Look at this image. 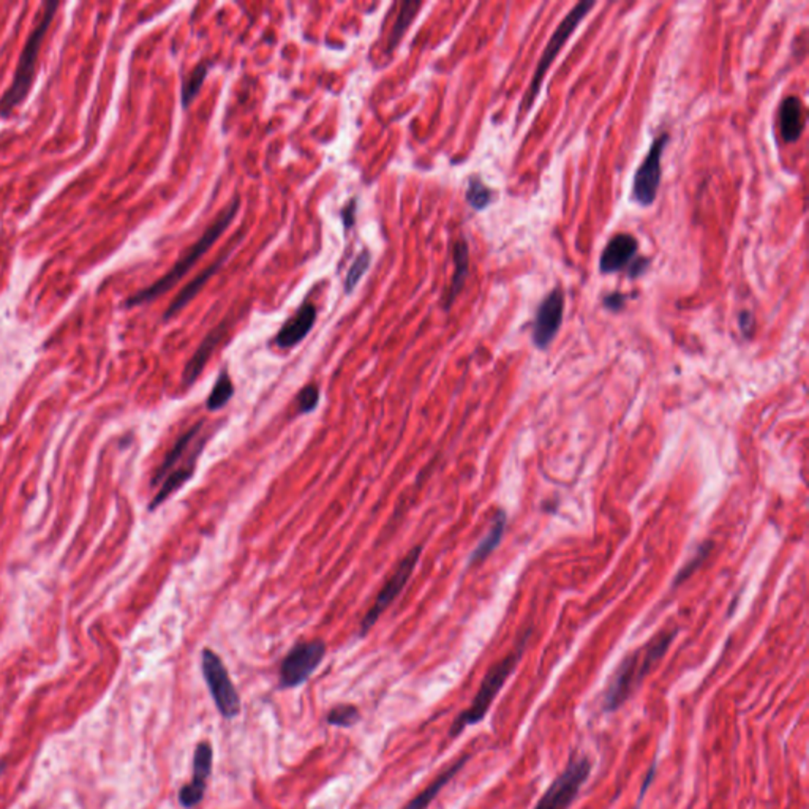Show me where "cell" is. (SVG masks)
<instances>
[{"mask_svg":"<svg viewBox=\"0 0 809 809\" xmlns=\"http://www.w3.org/2000/svg\"><path fill=\"white\" fill-rule=\"evenodd\" d=\"M637 250H639L637 239L627 232L616 234L610 239V242L603 250L599 259V269L603 274H614L616 270L626 268L627 264L633 261Z\"/></svg>","mask_w":809,"mask_h":809,"instance_id":"cell-17","label":"cell"},{"mask_svg":"<svg viewBox=\"0 0 809 809\" xmlns=\"http://www.w3.org/2000/svg\"><path fill=\"white\" fill-rule=\"evenodd\" d=\"M591 767V760L585 756L572 757L534 809H569L582 785L590 778Z\"/></svg>","mask_w":809,"mask_h":809,"instance_id":"cell-9","label":"cell"},{"mask_svg":"<svg viewBox=\"0 0 809 809\" xmlns=\"http://www.w3.org/2000/svg\"><path fill=\"white\" fill-rule=\"evenodd\" d=\"M359 720H361V711L354 705L334 707L326 716L327 724L335 726V728H353L358 724Z\"/></svg>","mask_w":809,"mask_h":809,"instance_id":"cell-27","label":"cell"},{"mask_svg":"<svg viewBox=\"0 0 809 809\" xmlns=\"http://www.w3.org/2000/svg\"><path fill=\"white\" fill-rule=\"evenodd\" d=\"M239 209H240V196L234 195L231 202H228V206L217 215V219L207 226L202 238L183 251V257L177 259V263L162 278H158L157 282L152 283L151 287L141 289L136 295L128 297L126 301V307L143 306V304H147V302L164 296L165 293H168L171 288H174L177 283L189 274L192 268L204 257V253H207L209 249L219 240L220 236L226 231V228L231 225L232 220L236 219V215H238Z\"/></svg>","mask_w":809,"mask_h":809,"instance_id":"cell-2","label":"cell"},{"mask_svg":"<svg viewBox=\"0 0 809 809\" xmlns=\"http://www.w3.org/2000/svg\"><path fill=\"white\" fill-rule=\"evenodd\" d=\"M593 6H595V2H580V4L572 8L569 14H566V18L560 23L557 31L553 32L552 38L549 40L546 50L542 52V57H541L540 63H538V69H536V73H534L533 80H531V84H530L527 94H525L523 101H522L521 109H519L521 114L527 113L528 109L533 107L536 97L540 95L542 81H544L547 71H549L550 65L555 61V57L559 56L560 51L563 50V46L568 43V40L571 38L572 33L578 29V25L590 13Z\"/></svg>","mask_w":809,"mask_h":809,"instance_id":"cell-6","label":"cell"},{"mask_svg":"<svg viewBox=\"0 0 809 809\" xmlns=\"http://www.w3.org/2000/svg\"><path fill=\"white\" fill-rule=\"evenodd\" d=\"M779 127L785 143H795L804 130V105L798 97H787L779 108Z\"/></svg>","mask_w":809,"mask_h":809,"instance_id":"cell-18","label":"cell"},{"mask_svg":"<svg viewBox=\"0 0 809 809\" xmlns=\"http://www.w3.org/2000/svg\"><path fill=\"white\" fill-rule=\"evenodd\" d=\"M669 143V135L663 133L653 141L645 160L635 173L633 183V200L640 206H652L658 195L661 174H663V154Z\"/></svg>","mask_w":809,"mask_h":809,"instance_id":"cell-11","label":"cell"},{"mask_svg":"<svg viewBox=\"0 0 809 809\" xmlns=\"http://www.w3.org/2000/svg\"><path fill=\"white\" fill-rule=\"evenodd\" d=\"M213 768V749L211 743L202 741L193 754V776L189 785L179 791V804L185 809H192L202 804L206 795L207 779L211 778Z\"/></svg>","mask_w":809,"mask_h":809,"instance_id":"cell-13","label":"cell"},{"mask_svg":"<svg viewBox=\"0 0 809 809\" xmlns=\"http://www.w3.org/2000/svg\"><path fill=\"white\" fill-rule=\"evenodd\" d=\"M238 242H230V245L226 247V250L223 251V255H220L211 266H207L206 269L202 270V274H198L189 285L183 287V291L174 297V301L171 302L170 307L165 312L164 320H170L174 315L179 314L185 306H189L192 299H195L196 295H198V293L204 288V285L211 280V277L215 276V274L223 268L226 259L231 257L232 250L236 249Z\"/></svg>","mask_w":809,"mask_h":809,"instance_id":"cell-16","label":"cell"},{"mask_svg":"<svg viewBox=\"0 0 809 809\" xmlns=\"http://www.w3.org/2000/svg\"><path fill=\"white\" fill-rule=\"evenodd\" d=\"M740 327L741 331H743V333L745 334H748V335L753 333V315L749 314V312H743V314L740 315Z\"/></svg>","mask_w":809,"mask_h":809,"instance_id":"cell-33","label":"cell"},{"mask_svg":"<svg viewBox=\"0 0 809 809\" xmlns=\"http://www.w3.org/2000/svg\"><path fill=\"white\" fill-rule=\"evenodd\" d=\"M320 388L316 384H307L304 386L299 394L296 397L297 403V411L301 414L312 413L320 405Z\"/></svg>","mask_w":809,"mask_h":809,"instance_id":"cell-28","label":"cell"},{"mask_svg":"<svg viewBox=\"0 0 809 809\" xmlns=\"http://www.w3.org/2000/svg\"><path fill=\"white\" fill-rule=\"evenodd\" d=\"M626 301V296L621 295V293H612V295H608L606 299H604V304H606V307L610 308V310H620L623 307V304Z\"/></svg>","mask_w":809,"mask_h":809,"instance_id":"cell-31","label":"cell"},{"mask_svg":"<svg viewBox=\"0 0 809 809\" xmlns=\"http://www.w3.org/2000/svg\"><path fill=\"white\" fill-rule=\"evenodd\" d=\"M452 258H454L456 270H454V277H452L451 285H449V289H447V297H446L445 301L446 310L451 308L452 304L456 301V297L460 295V291L465 287L466 277L470 274V250H468V244H466L465 239H460L454 244Z\"/></svg>","mask_w":809,"mask_h":809,"instance_id":"cell-20","label":"cell"},{"mask_svg":"<svg viewBox=\"0 0 809 809\" xmlns=\"http://www.w3.org/2000/svg\"><path fill=\"white\" fill-rule=\"evenodd\" d=\"M234 396V384L226 369L220 372L217 381L213 384L211 394L207 397L206 408L209 411H219L225 408Z\"/></svg>","mask_w":809,"mask_h":809,"instance_id":"cell-23","label":"cell"},{"mask_svg":"<svg viewBox=\"0 0 809 809\" xmlns=\"http://www.w3.org/2000/svg\"><path fill=\"white\" fill-rule=\"evenodd\" d=\"M228 331H230V318H226V320L221 321L217 326L213 327L212 331L204 337L200 346L196 348L193 356L190 358L189 362L185 365V369H183V383L185 388H190L200 378L202 371H204V367H206L207 361L211 359L213 352H215V348L220 345V342L225 339Z\"/></svg>","mask_w":809,"mask_h":809,"instance_id":"cell-15","label":"cell"},{"mask_svg":"<svg viewBox=\"0 0 809 809\" xmlns=\"http://www.w3.org/2000/svg\"><path fill=\"white\" fill-rule=\"evenodd\" d=\"M202 430H204V420H200L181 435V438L177 439L165 456L164 462L152 477L151 485L154 489H157V492L149 504L151 511L162 506L171 495H174L177 490L183 489V485L195 476L196 465L209 439V435Z\"/></svg>","mask_w":809,"mask_h":809,"instance_id":"cell-1","label":"cell"},{"mask_svg":"<svg viewBox=\"0 0 809 809\" xmlns=\"http://www.w3.org/2000/svg\"><path fill=\"white\" fill-rule=\"evenodd\" d=\"M710 549H711V542H705V544H702V546L697 549L696 555L684 565L682 571L678 572L677 579H675V582H673V587H677V585L684 582L686 579H690L691 576L694 574V571L701 568V565L705 561V559L709 557Z\"/></svg>","mask_w":809,"mask_h":809,"instance_id":"cell-29","label":"cell"},{"mask_svg":"<svg viewBox=\"0 0 809 809\" xmlns=\"http://www.w3.org/2000/svg\"><path fill=\"white\" fill-rule=\"evenodd\" d=\"M565 315V293L561 288H553L552 293L541 302L533 326L534 345L544 350L552 343L559 334Z\"/></svg>","mask_w":809,"mask_h":809,"instance_id":"cell-12","label":"cell"},{"mask_svg":"<svg viewBox=\"0 0 809 809\" xmlns=\"http://www.w3.org/2000/svg\"><path fill=\"white\" fill-rule=\"evenodd\" d=\"M470 760V756H464V757H460L457 762H454L449 768H446L445 772L439 775L438 778L435 779L433 783L427 785L424 791L419 792L413 800H409L402 809H427L430 804H432L433 800L438 797L439 792L445 789L446 785H449V781H451L456 775H457L465 766H466V762Z\"/></svg>","mask_w":809,"mask_h":809,"instance_id":"cell-19","label":"cell"},{"mask_svg":"<svg viewBox=\"0 0 809 809\" xmlns=\"http://www.w3.org/2000/svg\"><path fill=\"white\" fill-rule=\"evenodd\" d=\"M318 310L312 302H304L299 310L277 333L274 345L289 350L307 337L316 323Z\"/></svg>","mask_w":809,"mask_h":809,"instance_id":"cell-14","label":"cell"},{"mask_svg":"<svg viewBox=\"0 0 809 809\" xmlns=\"http://www.w3.org/2000/svg\"><path fill=\"white\" fill-rule=\"evenodd\" d=\"M356 212H358V200L352 198L348 204L342 209V221H343L346 231L352 230L356 223Z\"/></svg>","mask_w":809,"mask_h":809,"instance_id":"cell-30","label":"cell"},{"mask_svg":"<svg viewBox=\"0 0 809 809\" xmlns=\"http://www.w3.org/2000/svg\"><path fill=\"white\" fill-rule=\"evenodd\" d=\"M202 671L207 690L212 696L213 703L220 715L225 720H234L240 715L242 702L236 686L232 683L225 663L212 648H204L202 653Z\"/></svg>","mask_w":809,"mask_h":809,"instance_id":"cell-7","label":"cell"},{"mask_svg":"<svg viewBox=\"0 0 809 809\" xmlns=\"http://www.w3.org/2000/svg\"><path fill=\"white\" fill-rule=\"evenodd\" d=\"M59 4H48L42 18L38 21V24L33 27L31 35L27 38L23 54L19 57L18 65L13 75V81L10 88L6 89L5 94L0 99V118L5 119L13 109L24 101L25 97L31 90L33 80H35V71H37L38 54L40 48L43 44L44 35L50 31L51 23L56 16Z\"/></svg>","mask_w":809,"mask_h":809,"instance_id":"cell-4","label":"cell"},{"mask_svg":"<svg viewBox=\"0 0 809 809\" xmlns=\"http://www.w3.org/2000/svg\"><path fill=\"white\" fill-rule=\"evenodd\" d=\"M525 644H527V637L523 639L521 646L514 653H511L509 656L502 659L498 664L494 665L487 672V675L484 677L481 688L477 691L476 697L473 699L470 707L462 711L456 718V721L452 722V728L449 730V735H451L452 738L462 734L465 729L483 721L485 715H487V711H489L490 705L495 701L498 692L503 690V686L508 682V678L513 675V672L515 671V667L519 664Z\"/></svg>","mask_w":809,"mask_h":809,"instance_id":"cell-5","label":"cell"},{"mask_svg":"<svg viewBox=\"0 0 809 809\" xmlns=\"http://www.w3.org/2000/svg\"><path fill=\"white\" fill-rule=\"evenodd\" d=\"M504 530H506V514L503 511H498L495 519L492 522L489 533L484 536V540L477 544L476 549L471 553L470 566L483 563L484 560L487 559L490 553L494 552L496 547L500 546Z\"/></svg>","mask_w":809,"mask_h":809,"instance_id":"cell-21","label":"cell"},{"mask_svg":"<svg viewBox=\"0 0 809 809\" xmlns=\"http://www.w3.org/2000/svg\"><path fill=\"white\" fill-rule=\"evenodd\" d=\"M677 635V631L664 633L653 639L648 645L627 656L620 667L615 672L614 677L608 683L607 690L604 692L603 709L606 711H615L626 702L634 691L639 688L646 673L652 671L653 665L664 656L672 640Z\"/></svg>","mask_w":809,"mask_h":809,"instance_id":"cell-3","label":"cell"},{"mask_svg":"<svg viewBox=\"0 0 809 809\" xmlns=\"http://www.w3.org/2000/svg\"><path fill=\"white\" fill-rule=\"evenodd\" d=\"M371 264L372 255L369 251L365 250L362 253H359L356 259H354V263L352 264V268L348 269V274H346L345 285H343L346 295H352L353 291L356 289L358 283L367 274V270L371 269Z\"/></svg>","mask_w":809,"mask_h":809,"instance_id":"cell-26","label":"cell"},{"mask_svg":"<svg viewBox=\"0 0 809 809\" xmlns=\"http://www.w3.org/2000/svg\"><path fill=\"white\" fill-rule=\"evenodd\" d=\"M207 71H209V63L202 62L196 65L195 69L183 78V94H181L183 108H189L195 100L196 95L200 94L202 84L206 81Z\"/></svg>","mask_w":809,"mask_h":809,"instance_id":"cell-24","label":"cell"},{"mask_svg":"<svg viewBox=\"0 0 809 809\" xmlns=\"http://www.w3.org/2000/svg\"><path fill=\"white\" fill-rule=\"evenodd\" d=\"M420 6H422V2H409V0H405V2L400 4V10H399L396 24H394L392 31H390V37H388V43H386V51H384L388 56L392 54V52L396 51L397 46H399V43L402 42L403 35L407 33L409 25H411V23H413L416 16H418V12H419Z\"/></svg>","mask_w":809,"mask_h":809,"instance_id":"cell-22","label":"cell"},{"mask_svg":"<svg viewBox=\"0 0 809 809\" xmlns=\"http://www.w3.org/2000/svg\"><path fill=\"white\" fill-rule=\"evenodd\" d=\"M326 656V644L321 639L296 644L280 664L278 686L282 690H293L306 683L320 667Z\"/></svg>","mask_w":809,"mask_h":809,"instance_id":"cell-8","label":"cell"},{"mask_svg":"<svg viewBox=\"0 0 809 809\" xmlns=\"http://www.w3.org/2000/svg\"><path fill=\"white\" fill-rule=\"evenodd\" d=\"M646 264H648V259H645V258H639V259H635V261L631 264V269H629V277H633V278H635V277L642 276V274L645 272Z\"/></svg>","mask_w":809,"mask_h":809,"instance_id":"cell-32","label":"cell"},{"mask_svg":"<svg viewBox=\"0 0 809 809\" xmlns=\"http://www.w3.org/2000/svg\"><path fill=\"white\" fill-rule=\"evenodd\" d=\"M420 553H422V546H416L403 557L402 561L397 566L396 571L392 572L386 584L383 585L381 591L378 593L377 599L372 604V607L367 610L364 618L361 621L359 626V635L364 637L371 633L372 627L377 625L380 616L384 614L386 608L390 607V604L396 601V597L402 593L403 588L407 587L409 579L416 571V566L419 563Z\"/></svg>","mask_w":809,"mask_h":809,"instance_id":"cell-10","label":"cell"},{"mask_svg":"<svg viewBox=\"0 0 809 809\" xmlns=\"http://www.w3.org/2000/svg\"><path fill=\"white\" fill-rule=\"evenodd\" d=\"M465 198L475 211H484L492 202L494 192L479 177H471Z\"/></svg>","mask_w":809,"mask_h":809,"instance_id":"cell-25","label":"cell"}]
</instances>
